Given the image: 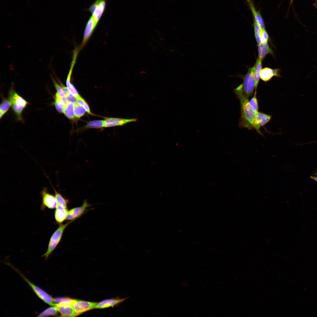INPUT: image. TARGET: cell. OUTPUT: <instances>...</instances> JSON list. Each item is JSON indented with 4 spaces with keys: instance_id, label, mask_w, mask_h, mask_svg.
I'll return each mask as SVG.
<instances>
[{
    "instance_id": "obj_1",
    "label": "cell",
    "mask_w": 317,
    "mask_h": 317,
    "mask_svg": "<svg viewBox=\"0 0 317 317\" xmlns=\"http://www.w3.org/2000/svg\"><path fill=\"white\" fill-rule=\"evenodd\" d=\"M240 104L241 117L239 125L240 127L249 130L254 129V122L257 112L250 104L248 98L243 92L241 84L234 89Z\"/></svg>"
},
{
    "instance_id": "obj_2",
    "label": "cell",
    "mask_w": 317,
    "mask_h": 317,
    "mask_svg": "<svg viewBox=\"0 0 317 317\" xmlns=\"http://www.w3.org/2000/svg\"><path fill=\"white\" fill-rule=\"evenodd\" d=\"M8 99L10 102L11 107L16 115L17 119L19 120H22V113L28 104V102L16 92L12 85L9 92Z\"/></svg>"
},
{
    "instance_id": "obj_3",
    "label": "cell",
    "mask_w": 317,
    "mask_h": 317,
    "mask_svg": "<svg viewBox=\"0 0 317 317\" xmlns=\"http://www.w3.org/2000/svg\"><path fill=\"white\" fill-rule=\"evenodd\" d=\"M74 221V220H71L65 224L59 225L58 228L53 233L50 238L47 250L46 252L42 255V257L45 258V260L47 259L59 243L65 229Z\"/></svg>"
},
{
    "instance_id": "obj_4",
    "label": "cell",
    "mask_w": 317,
    "mask_h": 317,
    "mask_svg": "<svg viewBox=\"0 0 317 317\" xmlns=\"http://www.w3.org/2000/svg\"><path fill=\"white\" fill-rule=\"evenodd\" d=\"M254 65L251 68H249L247 73L241 77L243 80L241 84L244 93L248 98L253 96L255 89L254 79Z\"/></svg>"
},
{
    "instance_id": "obj_5",
    "label": "cell",
    "mask_w": 317,
    "mask_h": 317,
    "mask_svg": "<svg viewBox=\"0 0 317 317\" xmlns=\"http://www.w3.org/2000/svg\"><path fill=\"white\" fill-rule=\"evenodd\" d=\"M11 267L18 272L29 284L37 296L44 302L51 306L55 305L53 298L42 289L30 281L21 272L12 265Z\"/></svg>"
},
{
    "instance_id": "obj_6",
    "label": "cell",
    "mask_w": 317,
    "mask_h": 317,
    "mask_svg": "<svg viewBox=\"0 0 317 317\" xmlns=\"http://www.w3.org/2000/svg\"><path fill=\"white\" fill-rule=\"evenodd\" d=\"M41 209L46 207L50 209L55 208L58 204L55 196L49 192L46 187L43 188L41 192Z\"/></svg>"
},
{
    "instance_id": "obj_7",
    "label": "cell",
    "mask_w": 317,
    "mask_h": 317,
    "mask_svg": "<svg viewBox=\"0 0 317 317\" xmlns=\"http://www.w3.org/2000/svg\"><path fill=\"white\" fill-rule=\"evenodd\" d=\"M105 0H96L87 9L92 16L98 23L106 8Z\"/></svg>"
},
{
    "instance_id": "obj_8",
    "label": "cell",
    "mask_w": 317,
    "mask_h": 317,
    "mask_svg": "<svg viewBox=\"0 0 317 317\" xmlns=\"http://www.w3.org/2000/svg\"><path fill=\"white\" fill-rule=\"evenodd\" d=\"M97 303V302L75 299L72 306L77 316L87 311L95 308Z\"/></svg>"
},
{
    "instance_id": "obj_9",
    "label": "cell",
    "mask_w": 317,
    "mask_h": 317,
    "mask_svg": "<svg viewBox=\"0 0 317 317\" xmlns=\"http://www.w3.org/2000/svg\"><path fill=\"white\" fill-rule=\"evenodd\" d=\"M90 206V204L88 203L87 200H84L81 206L74 208L68 210L66 220L70 221L75 220L84 214L87 210V208Z\"/></svg>"
},
{
    "instance_id": "obj_10",
    "label": "cell",
    "mask_w": 317,
    "mask_h": 317,
    "mask_svg": "<svg viewBox=\"0 0 317 317\" xmlns=\"http://www.w3.org/2000/svg\"><path fill=\"white\" fill-rule=\"evenodd\" d=\"M98 23L92 16L87 21L84 33L83 38L80 48H82L88 40Z\"/></svg>"
},
{
    "instance_id": "obj_11",
    "label": "cell",
    "mask_w": 317,
    "mask_h": 317,
    "mask_svg": "<svg viewBox=\"0 0 317 317\" xmlns=\"http://www.w3.org/2000/svg\"><path fill=\"white\" fill-rule=\"evenodd\" d=\"M55 306L61 316L74 317L77 316L73 306L71 304L60 303H55Z\"/></svg>"
},
{
    "instance_id": "obj_12",
    "label": "cell",
    "mask_w": 317,
    "mask_h": 317,
    "mask_svg": "<svg viewBox=\"0 0 317 317\" xmlns=\"http://www.w3.org/2000/svg\"><path fill=\"white\" fill-rule=\"evenodd\" d=\"M271 118V115L258 111L255 117L254 129L258 133L262 135L259 130L260 127L264 126L268 123L270 121Z\"/></svg>"
},
{
    "instance_id": "obj_13",
    "label": "cell",
    "mask_w": 317,
    "mask_h": 317,
    "mask_svg": "<svg viewBox=\"0 0 317 317\" xmlns=\"http://www.w3.org/2000/svg\"><path fill=\"white\" fill-rule=\"evenodd\" d=\"M136 118L125 119L117 118H109L104 120V127L121 126L129 123L136 121Z\"/></svg>"
},
{
    "instance_id": "obj_14",
    "label": "cell",
    "mask_w": 317,
    "mask_h": 317,
    "mask_svg": "<svg viewBox=\"0 0 317 317\" xmlns=\"http://www.w3.org/2000/svg\"><path fill=\"white\" fill-rule=\"evenodd\" d=\"M252 14L253 19L259 26L262 30H265V25L260 12L257 11L253 1L246 0Z\"/></svg>"
},
{
    "instance_id": "obj_15",
    "label": "cell",
    "mask_w": 317,
    "mask_h": 317,
    "mask_svg": "<svg viewBox=\"0 0 317 317\" xmlns=\"http://www.w3.org/2000/svg\"><path fill=\"white\" fill-rule=\"evenodd\" d=\"M273 77H281L280 74V69L279 68L273 69L268 67L265 68L261 70L260 78L262 80L265 82L271 80Z\"/></svg>"
},
{
    "instance_id": "obj_16",
    "label": "cell",
    "mask_w": 317,
    "mask_h": 317,
    "mask_svg": "<svg viewBox=\"0 0 317 317\" xmlns=\"http://www.w3.org/2000/svg\"><path fill=\"white\" fill-rule=\"evenodd\" d=\"M129 298V297H128L122 299L117 298L103 300L97 303L95 308L102 309L113 307L123 302Z\"/></svg>"
},
{
    "instance_id": "obj_17",
    "label": "cell",
    "mask_w": 317,
    "mask_h": 317,
    "mask_svg": "<svg viewBox=\"0 0 317 317\" xmlns=\"http://www.w3.org/2000/svg\"><path fill=\"white\" fill-rule=\"evenodd\" d=\"M68 210L67 208L58 205L54 212V217L56 222L61 224L66 219Z\"/></svg>"
},
{
    "instance_id": "obj_18",
    "label": "cell",
    "mask_w": 317,
    "mask_h": 317,
    "mask_svg": "<svg viewBox=\"0 0 317 317\" xmlns=\"http://www.w3.org/2000/svg\"><path fill=\"white\" fill-rule=\"evenodd\" d=\"M258 58L262 60L268 54L274 55L272 49L269 46L268 43H260L258 45Z\"/></svg>"
},
{
    "instance_id": "obj_19",
    "label": "cell",
    "mask_w": 317,
    "mask_h": 317,
    "mask_svg": "<svg viewBox=\"0 0 317 317\" xmlns=\"http://www.w3.org/2000/svg\"><path fill=\"white\" fill-rule=\"evenodd\" d=\"M54 105L56 110L59 113H63L68 101L65 97H61L56 92L54 97Z\"/></svg>"
},
{
    "instance_id": "obj_20",
    "label": "cell",
    "mask_w": 317,
    "mask_h": 317,
    "mask_svg": "<svg viewBox=\"0 0 317 317\" xmlns=\"http://www.w3.org/2000/svg\"><path fill=\"white\" fill-rule=\"evenodd\" d=\"M74 66L71 65L68 75L66 81V87L69 92L76 98L79 95L75 87L70 81L71 77Z\"/></svg>"
},
{
    "instance_id": "obj_21",
    "label": "cell",
    "mask_w": 317,
    "mask_h": 317,
    "mask_svg": "<svg viewBox=\"0 0 317 317\" xmlns=\"http://www.w3.org/2000/svg\"><path fill=\"white\" fill-rule=\"evenodd\" d=\"M262 60L258 58L257 59L254 65V79L255 83V91L257 89L259 81L260 74L262 68Z\"/></svg>"
},
{
    "instance_id": "obj_22",
    "label": "cell",
    "mask_w": 317,
    "mask_h": 317,
    "mask_svg": "<svg viewBox=\"0 0 317 317\" xmlns=\"http://www.w3.org/2000/svg\"><path fill=\"white\" fill-rule=\"evenodd\" d=\"M74 105L72 102H68L63 112L64 114L70 119H73L75 117L74 112Z\"/></svg>"
},
{
    "instance_id": "obj_23",
    "label": "cell",
    "mask_w": 317,
    "mask_h": 317,
    "mask_svg": "<svg viewBox=\"0 0 317 317\" xmlns=\"http://www.w3.org/2000/svg\"><path fill=\"white\" fill-rule=\"evenodd\" d=\"M51 185L54 192V195L58 205L67 208V205L69 203L68 200L65 198L61 193L56 190L51 184Z\"/></svg>"
},
{
    "instance_id": "obj_24",
    "label": "cell",
    "mask_w": 317,
    "mask_h": 317,
    "mask_svg": "<svg viewBox=\"0 0 317 317\" xmlns=\"http://www.w3.org/2000/svg\"><path fill=\"white\" fill-rule=\"evenodd\" d=\"M58 312L55 305L49 307L40 313L38 317H45L49 316H57Z\"/></svg>"
},
{
    "instance_id": "obj_25",
    "label": "cell",
    "mask_w": 317,
    "mask_h": 317,
    "mask_svg": "<svg viewBox=\"0 0 317 317\" xmlns=\"http://www.w3.org/2000/svg\"><path fill=\"white\" fill-rule=\"evenodd\" d=\"M10 107L11 104L9 99H5L2 101L0 106V119H1L8 111Z\"/></svg>"
},
{
    "instance_id": "obj_26",
    "label": "cell",
    "mask_w": 317,
    "mask_h": 317,
    "mask_svg": "<svg viewBox=\"0 0 317 317\" xmlns=\"http://www.w3.org/2000/svg\"><path fill=\"white\" fill-rule=\"evenodd\" d=\"M253 26L254 36L256 42L258 45L261 43L260 37L262 29L254 20H253Z\"/></svg>"
},
{
    "instance_id": "obj_27",
    "label": "cell",
    "mask_w": 317,
    "mask_h": 317,
    "mask_svg": "<svg viewBox=\"0 0 317 317\" xmlns=\"http://www.w3.org/2000/svg\"><path fill=\"white\" fill-rule=\"evenodd\" d=\"M74 110L75 117L78 118L82 117L86 112L82 106L77 103L74 105Z\"/></svg>"
},
{
    "instance_id": "obj_28",
    "label": "cell",
    "mask_w": 317,
    "mask_h": 317,
    "mask_svg": "<svg viewBox=\"0 0 317 317\" xmlns=\"http://www.w3.org/2000/svg\"><path fill=\"white\" fill-rule=\"evenodd\" d=\"M87 128H100L104 127V120H97L91 121L87 124Z\"/></svg>"
},
{
    "instance_id": "obj_29",
    "label": "cell",
    "mask_w": 317,
    "mask_h": 317,
    "mask_svg": "<svg viewBox=\"0 0 317 317\" xmlns=\"http://www.w3.org/2000/svg\"><path fill=\"white\" fill-rule=\"evenodd\" d=\"M77 103L82 106L89 114H92L89 105L85 101L80 95L76 98Z\"/></svg>"
},
{
    "instance_id": "obj_30",
    "label": "cell",
    "mask_w": 317,
    "mask_h": 317,
    "mask_svg": "<svg viewBox=\"0 0 317 317\" xmlns=\"http://www.w3.org/2000/svg\"><path fill=\"white\" fill-rule=\"evenodd\" d=\"M52 79L55 87L56 90L57 92L61 97H65V94L61 86L60 85H59L53 77H52Z\"/></svg>"
},
{
    "instance_id": "obj_31",
    "label": "cell",
    "mask_w": 317,
    "mask_h": 317,
    "mask_svg": "<svg viewBox=\"0 0 317 317\" xmlns=\"http://www.w3.org/2000/svg\"><path fill=\"white\" fill-rule=\"evenodd\" d=\"M257 91H255L253 97L249 101V103L253 108L256 111H258L259 106L256 97Z\"/></svg>"
},
{
    "instance_id": "obj_32",
    "label": "cell",
    "mask_w": 317,
    "mask_h": 317,
    "mask_svg": "<svg viewBox=\"0 0 317 317\" xmlns=\"http://www.w3.org/2000/svg\"><path fill=\"white\" fill-rule=\"evenodd\" d=\"M269 39V36L266 30H262L261 37V43H268Z\"/></svg>"
},
{
    "instance_id": "obj_33",
    "label": "cell",
    "mask_w": 317,
    "mask_h": 317,
    "mask_svg": "<svg viewBox=\"0 0 317 317\" xmlns=\"http://www.w3.org/2000/svg\"><path fill=\"white\" fill-rule=\"evenodd\" d=\"M310 177L311 178L315 180L317 182V176H310Z\"/></svg>"
},
{
    "instance_id": "obj_34",
    "label": "cell",
    "mask_w": 317,
    "mask_h": 317,
    "mask_svg": "<svg viewBox=\"0 0 317 317\" xmlns=\"http://www.w3.org/2000/svg\"><path fill=\"white\" fill-rule=\"evenodd\" d=\"M316 142L317 143V141H313V142H311L308 143V144L312 143H316Z\"/></svg>"
},
{
    "instance_id": "obj_35",
    "label": "cell",
    "mask_w": 317,
    "mask_h": 317,
    "mask_svg": "<svg viewBox=\"0 0 317 317\" xmlns=\"http://www.w3.org/2000/svg\"><path fill=\"white\" fill-rule=\"evenodd\" d=\"M293 0H290V4H291L293 3Z\"/></svg>"
},
{
    "instance_id": "obj_36",
    "label": "cell",
    "mask_w": 317,
    "mask_h": 317,
    "mask_svg": "<svg viewBox=\"0 0 317 317\" xmlns=\"http://www.w3.org/2000/svg\"><path fill=\"white\" fill-rule=\"evenodd\" d=\"M316 175H317V172H316Z\"/></svg>"
}]
</instances>
